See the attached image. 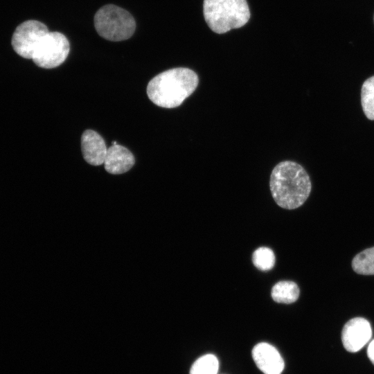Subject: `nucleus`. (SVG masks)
<instances>
[{
  "label": "nucleus",
  "mask_w": 374,
  "mask_h": 374,
  "mask_svg": "<svg viewBox=\"0 0 374 374\" xmlns=\"http://www.w3.org/2000/svg\"><path fill=\"white\" fill-rule=\"evenodd\" d=\"M368 357L374 365V339L371 341L367 348Z\"/></svg>",
  "instance_id": "16"
},
{
  "label": "nucleus",
  "mask_w": 374,
  "mask_h": 374,
  "mask_svg": "<svg viewBox=\"0 0 374 374\" xmlns=\"http://www.w3.org/2000/svg\"><path fill=\"white\" fill-rule=\"evenodd\" d=\"M252 357L256 366L264 374H281L285 363L278 350L270 344L261 342L252 349Z\"/></svg>",
  "instance_id": "8"
},
{
  "label": "nucleus",
  "mask_w": 374,
  "mask_h": 374,
  "mask_svg": "<svg viewBox=\"0 0 374 374\" xmlns=\"http://www.w3.org/2000/svg\"><path fill=\"white\" fill-rule=\"evenodd\" d=\"M373 19H374V17H373Z\"/></svg>",
  "instance_id": "17"
},
{
  "label": "nucleus",
  "mask_w": 374,
  "mask_h": 374,
  "mask_svg": "<svg viewBox=\"0 0 374 374\" xmlns=\"http://www.w3.org/2000/svg\"><path fill=\"white\" fill-rule=\"evenodd\" d=\"M361 103L365 116L374 120V75L364 81L361 90Z\"/></svg>",
  "instance_id": "14"
},
{
  "label": "nucleus",
  "mask_w": 374,
  "mask_h": 374,
  "mask_svg": "<svg viewBox=\"0 0 374 374\" xmlns=\"http://www.w3.org/2000/svg\"><path fill=\"white\" fill-rule=\"evenodd\" d=\"M252 260L255 267L261 271H268L272 269L275 264L273 251L265 247H260L253 252Z\"/></svg>",
  "instance_id": "15"
},
{
  "label": "nucleus",
  "mask_w": 374,
  "mask_h": 374,
  "mask_svg": "<svg viewBox=\"0 0 374 374\" xmlns=\"http://www.w3.org/2000/svg\"><path fill=\"white\" fill-rule=\"evenodd\" d=\"M353 270L363 275H374V247L357 254L352 261Z\"/></svg>",
  "instance_id": "12"
},
{
  "label": "nucleus",
  "mask_w": 374,
  "mask_h": 374,
  "mask_svg": "<svg viewBox=\"0 0 374 374\" xmlns=\"http://www.w3.org/2000/svg\"><path fill=\"white\" fill-rule=\"evenodd\" d=\"M198 82L197 75L190 69H171L158 74L149 82L147 94L155 105L174 108L195 91Z\"/></svg>",
  "instance_id": "2"
},
{
  "label": "nucleus",
  "mask_w": 374,
  "mask_h": 374,
  "mask_svg": "<svg viewBox=\"0 0 374 374\" xmlns=\"http://www.w3.org/2000/svg\"><path fill=\"white\" fill-rule=\"evenodd\" d=\"M135 163L132 153L118 144L107 149L104 161L105 169L114 175L123 174L130 170Z\"/></svg>",
  "instance_id": "10"
},
{
  "label": "nucleus",
  "mask_w": 374,
  "mask_h": 374,
  "mask_svg": "<svg viewBox=\"0 0 374 374\" xmlns=\"http://www.w3.org/2000/svg\"><path fill=\"white\" fill-rule=\"evenodd\" d=\"M299 296V288L292 281H280L271 289V297L277 303L290 304L295 302Z\"/></svg>",
  "instance_id": "11"
},
{
  "label": "nucleus",
  "mask_w": 374,
  "mask_h": 374,
  "mask_svg": "<svg viewBox=\"0 0 374 374\" xmlns=\"http://www.w3.org/2000/svg\"><path fill=\"white\" fill-rule=\"evenodd\" d=\"M81 149L84 160L92 166L104 163L107 148L102 136L96 132L87 130L81 137Z\"/></svg>",
  "instance_id": "9"
},
{
  "label": "nucleus",
  "mask_w": 374,
  "mask_h": 374,
  "mask_svg": "<svg viewBox=\"0 0 374 374\" xmlns=\"http://www.w3.org/2000/svg\"><path fill=\"white\" fill-rule=\"evenodd\" d=\"M372 329L370 323L364 318L350 319L344 326L341 340L345 349L350 353L360 350L371 339Z\"/></svg>",
  "instance_id": "7"
},
{
  "label": "nucleus",
  "mask_w": 374,
  "mask_h": 374,
  "mask_svg": "<svg viewBox=\"0 0 374 374\" xmlns=\"http://www.w3.org/2000/svg\"><path fill=\"white\" fill-rule=\"evenodd\" d=\"M94 26L100 36L112 42L123 41L132 36L136 22L126 10L116 5L101 7L94 16Z\"/></svg>",
  "instance_id": "4"
},
{
  "label": "nucleus",
  "mask_w": 374,
  "mask_h": 374,
  "mask_svg": "<svg viewBox=\"0 0 374 374\" xmlns=\"http://www.w3.org/2000/svg\"><path fill=\"white\" fill-rule=\"evenodd\" d=\"M270 190L276 204L285 209L301 206L311 192L310 179L299 163L285 161L273 169L270 176Z\"/></svg>",
  "instance_id": "1"
},
{
  "label": "nucleus",
  "mask_w": 374,
  "mask_h": 374,
  "mask_svg": "<svg viewBox=\"0 0 374 374\" xmlns=\"http://www.w3.org/2000/svg\"><path fill=\"white\" fill-rule=\"evenodd\" d=\"M69 50L65 35L59 32H48L40 41L31 60L39 67L55 68L65 61Z\"/></svg>",
  "instance_id": "5"
},
{
  "label": "nucleus",
  "mask_w": 374,
  "mask_h": 374,
  "mask_svg": "<svg viewBox=\"0 0 374 374\" xmlns=\"http://www.w3.org/2000/svg\"><path fill=\"white\" fill-rule=\"evenodd\" d=\"M203 12L207 25L219 34L243 26L250 18L246 0H204Z\"/></svg>",
  "instance_id": "3"
},
{
  "label": "nucleus",
  "mask_w": 374,
  "mask_h": 374,
  "mask_svg": "<svg viewBox=\"0 0 374 374\" xmlns=\"http://www.w3.org/2000/svg\"><path fill=\"white\" fill-rule=\"evenodd\" d=\"M219 361L213 354L201 356L193 364L190 374H217Z\"/></svg>",
  "instance_id": "13"
},
{
  "label": "nucleus",
  "mask_w": 374,
  "mask_h": 374,
  "mask_svg": "<svg viewBox=\"0 0 374 374\" xmlns=\"http://www.w3.org/2000/svg\"><path fill=\"white\" fill-rule=\"evenodd\" d=\"M48 32L47 26L39 21H26L17 27L12 35V48L21 57L32 59L37 46Z\"/></svg>",
  "instance_id": "6"
}]
</instances>
